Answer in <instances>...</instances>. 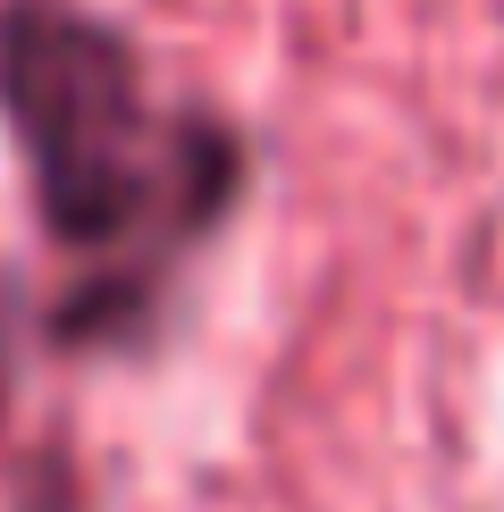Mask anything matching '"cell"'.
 I'll return each instance as SVG.
<instances>
[{
  "label": "cell",
  "mask_w": 504,
  "mask_h": 512,
  "mask_svg": "<svg viewBox=\"0 0 504 512\" xmlns=\"http://www.w3.org/2000/svg\"><path fill=\"white\" fill-rule=\"evenodd\" d=\"M0 126L42 236L76 261L42 319L51 345H143L168 277L244 210V135L219 110H160L126 26L84 0H0Z\"/></svg>",
  "instance_id": "cell-1"
},
{
  "label": "cell",
  "mask_w": 504,
  "mask_h": 512,
  "mask_svg": "<svg viewBox=\"0 0 504 512\" xmlns=\"http://www.w3.org/2000/svg\"><path fill=\"white\" fill-rule=\"evenodd\" d=\"M9 412H17V294L0 277V445H9Z\"/></svg>",
  "instance_id": "cell-2"
}]
</instances>
